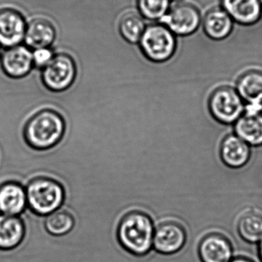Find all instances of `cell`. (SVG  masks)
I'll use <instances>...</instances> for the list:
<instances>
[{"label":"cell","mask_w":262,"mask_h":262,"mask_svg":"<svg viewBox=\"0 0 262 262\" xmlns=\"http://www.w3.org/2000/svg\"><path fill=\"white\" fill-rule=\"evenodd\" d=\"M155 224L152 217L139 210L125 214L118 222L116 238L126 252L136 257H144L153 250Z\"/></svg>","instance_id":"6da1fadb"},{"label":"cell","mask_w":262,"mask_h":262,"mask_svg":"<svg viewBox=\"0 0 262 262\" xmlns=\"http://www.w3.org/2000/svg\"><path fill=\"white\" fill-rule=\"evenodd\" d=\"M66 129V121L61 114L53 109H43L26 121L23 137L32 149L47 150L61 142Z\"/></svg>","instance_id":"7a4b0ae2"},{"label":"cell","mask_w":262,"mask_h":262,"mask_svg":"<svg viewBox=\"0 0 262 262\" xmlns=\"http://www.w3.org/2000/svg\"><path fill=\"white\" fill-rule=\"evenodd\" d=\"M28 208L35 215L45 216L58 210L66 200L64 186L55 179L37 177L26 186Z\"/></svg>","instance_id":"3957f363"},{"label":"cell","mask_w":262,"mask_h":262,"mask_svg":"<svg viewBox=\"0 0 262 262\" xmlns=\"http://www.w3.org/2000/svg\"><path fill=\"white\" fill-rule=\"evenodd\" d=\"M175 34L162 23L146 27L139 41L140 49L146 58L153 62L170 59L177 48Z\"/></svg>","instance_id":"277c9868"},{"label":"cell","mask_w":262,"mask_h":262,"mask_svg":"<svg viewBox=\"0 0 262 262\" xmlns=\"http://www.w3.org/2000/svg\"><path fill=\"white\" fill-rule=\"evenodd\" d=\"M77 67L73 58L66 53L55 55L49 64L41 70V79L48 90L63 92L73 84Z\"/></svg>","instance_id":"5b68a950"},{"label":"cell","mask_w":262,"mask_h":262,"mask_svg":"<svg viewBox=\"0 0 262 262\" xmlns=\"http://www.w3.org/2000/svg\"><path fill=\"white\" fill-rule=\"evenodd\" d=\"M209 107L212 117L224 124L236 122L245 112L244 101L237 91L226 86L214 91Z\"/></svg>","instance_id":"8992f818"},{"label":"cell","mask_w":262,"mask_h":262,"mask_svg":"<svg viewBox=\"0 0 262 262\" xmlns=\"http://www.w3.org/2000/svg\"><path fill=\"white\" fill-rule=\"evenodd\" d=\"M186 226L175 220H166L155 227L153 250L162 255H176L187 244Z\"/></svg>","instance_id":"52a82bcc"},{"label":"cell","mask_w":262,"mask_h":262,"mask_svg":"<svg viewBox=\"0 0 262 262\" xmlns=\"http://www.w3.org/2000/svg\"><path fill=\"white\" fill-rule=\"evenodd\" d=\"M162 24L175 35L187 36L196 32L201 24V13L193 5L178 3L170 8L162 18Z\"/></svg>","instance_id":"ba28073f"},{"label":"cell","mask_w":262,"mask_h":262,"mask_svg":"<svg viewBox=\"0 0 262 262\" xmlns=\"http://www.w3.org/2000/svg\"><path fill=\"white\" fill-rule=\"evenodd\" d=\"M197 254L201 262H229L233 258V244L226 234L212 231L200 238Z\"/></svg>","instance_id":"9c48e42d"},{"label":"cell","mask_w":262,"mask_h":262,"mask_svg":"<svg viewBox=\"0 0 262 262\" xmlns=\"http://www.w3.org/2000/svg\"><path fill=\"white\" fill-rule=\"evenodd\" d=\"M2 70L12 79H20L27 76L33 69L32 52L26 46H14L6 49L0 60Z\"/></svg>","instance_id":"30bf717a"},{"label":"cell","mask_w":262,"mask_h":262,"mask_svg":"<svg viewBox=\"0 0 262 262\" xmlns=\"http://www.w3.org/2000/svg\"><path fill=\"white\" fill-rule=\"evenodd\" d=\"M26 20L15 9H0V47L6 49L21 45L26 30Z\"/></svg>","instance_id":"8fae6325"},{"label":"cell","mask_w":262,"mask_h":262,"mask_svg":"<svg viewBox=\"0 0 262 262\" xmlns=\"http://www.w3.org/2000/svg\"><path fill=\"white\" fill-rule=\"evenodd\" d=\"M28 207L26 187L19 182L0 184V214L20 216Z\"/></svg>","instance_id":"7c38bea8"},{"label":"cell","mask_w":262,"mask_h":262,"mask_svg":"<svg viewBox=\"0 0 262 262\" xmlns=\"http://www.w3.org/2000/svg\"><path fill=\"white\" fill-rule=\"evenodd\" d=\"M26 235V223L21 216L0 214V251L9 252L17 249Z\"/></svg>","instance_id":"4fadbf2b"},{"label":"cell","mask_w":262,"mask_h":262,"mask_svg":"<svg viewBox=\"0 0 262 262\" xmlns=\"http://www.w3.org/2000/svg\"><path fill=\"white\" fill-rule=\"evenodd\" d=\"M221 6L233 21L243 26L255 24L262 15L260 0H221Z\"/></svg>","instance_id":"5bb4252c"},{"label":"cell","mask_w":262,"mask_h":262,"mask_svg":"<svg viewBox=\"0 0 262 262\" xmlns=\"http://www.w3.org/2000/svg\"><path fill=\"white\" fill-rule=\"evenodd\" d=\"M56 36L55 27L49 20L36 18L26 26L24 41L29 49L35 50L41 48H50Z\"/></svg>","instance_id":"9a60e30c"},{"label":"cell","mask_w":262,"mask_h":262,"mask_svg":"<svg viewBox=\"0 0 262 262\" xmlns=\"http://www.w3.org/2000/svg\"><path fill=\"white\" fill-rule=\"evenodd\" d=\"M220 156L226 166L238 169L249 161L251 149L249 145L236 135H229L221 142Z\"/></svg>","instance_id":"2e32d148"},{"label":"cell","mask_w":262,"mask_h":262,"mask_svg":"<svg viewBox=\"0 0 262 262\" xmlns=\"http://www.w3.org/2000/svg\"><path fill=\"white\" fill-rule=\"evenodd\" d=\"M233 23L223 8H214L206 13L203 20V29L211 39L223 40L232 33Z\"/></svg>","instance_id":"e0dca14e"},{"label":"cell","mask_w":262,"mask_h":262,"mask_svg":"<svg viewBox=\"0 0 262 262\" xmlns=\"http://www.w3.org/2000/svg\"><path fill=\"white\" fill-rule=\"evenodd\" d=\"M235 135L250 146L262 145V113H244L235 122Z\"/></svg>","instance_id":"ac0fdd59"},{"label":"cell","mask_w":262,"mask_h":262,"mask_svg":"<svg viewBox=\"0 0 262 262\" xmlns=\"http://www.w3.org/2000/svg\"><path fill=\"white\" fill-rule=\"evenodd\" d=\"M236 91L246 105L262 107V72H246L238 79Z\"/></svg>","instance_id":"d6986e66"},{"label":"cell","mask_w":262,"mask_h":262,"mask_svg":"<svg viewBox=\"0 0 262 262\" xmlns=\"http://www.w3.org/2000/svg\"><path fill=\"white\" fill-rule=\"evenodd\" d=\"M236 227L243 241L256 244L262 237V214L252 210L245 212L238 219Z\"/></svg>","instance_id":"ffe728a7"},{"label":"cell","mask_w":262,"mask_h":262,"mask_svg":"<svg viewBox=\"0 0 262 262\" xmlns=\"http://www.w3.org/2000/svg\"><path fill=\"white\" fill-rule=\"evenodd\" d=\"M75 219L73 214L60 208L58 210L46 215L44 228L46 232L54 237H63L73 230Z\"/></svg>","instance_id":"44dd1931"},{"label":"cell","mask_w":262,"mask_h":262,"mask_svg":"<svg viewBox=\"0 0 262 262\" xmlns=\"http://www.w3.org/2000/svg\"><path fill=\"white\" fill-rule=\"evenodd\" d=\"M118 28L122 37L126 41L131 44H136L139 42L146 26L141 15L130 12L122 16Z\"/></svg>","instance_id":"7402d4cb"},{"label":"cell","mask_w":262,"mask_h":262,"mask_svg":"<svg viewBox=\"0 0 262 262\" xmlns=\"http://www.w3.org/2000/svg\"><path fill=\"white\" fill-rule=\"evenodd\" d=\"M171 0H138L140 15L146 19L160 20L170 9Z\"/></svg>","instance_id":"603a6c76"},{"label":"cell","mask_w":262,"mask_h":262,"mask_svg":"<svg viewBox=\"0 0 262 262\" xmlns=\"http://www.w3.org/2000/svg\"><path fill=\"white\" fill-rule=\"evenodd\" d=\"M55 56L53 51L50 48H41L32 51V61L34 67L42 69L48 66Z\"/></svg>","instance_id":"cb8c5ba5"},{"label":"cell","mask_w":262,"mask_h":262,"mask_svg":"<svg viewBox=\"0 0 262 262\" xmlns=\"http://www.w3.org/2000/svg\"><path fill=\"white\" fill-rule=\"evenodd\" d=\"M229 262H255V260L246 255H238V256L233 257L232 260Z\"/></svg>","instance_id":"d4e9b609"},{"label":"cell","mask_w":262,"mask_h":262,"mask_svg":"<svg viewBox=\"0 0 262 262\" xmlns=\"http://www.w3.org/2000/svg\"><path fill=\"white\" fill-rule=\"evenodd\" d=\"M257 252H258V257L259 258L260 261L262 262V237L258 243Z\"/></svg>","instance_id":"484cf974"},{"label":"cell","mask_w":262,"mask_h":262,"mask_svg":"<svg viewBox=\"0 0 262 262\" xmlns=\"http://www.w3.org/2000/svg\"><path fill=\"white\" fill-rule=\"evenodd\" d=\"M1 57H2V52H1V49H0V60H1Z\"/></svg>","instance_id":"4316f807"},{"label":"cell","mask_w":262,"mask_h":262,"mask_svg":"<svg viewBox=\"0 0 262 262\" xmlns=\"http://www.w3.org/2000/svg\"><path fill=\"white\" fill-rule=\"evenodd\" d=\"M174 1H183V0H174Z\"/></svg>","instance_id":"83f0119b"},{"label":"cell","mask_w":262,"mask_h":262,"mask_svg":"<svg viewBox=\"0 0 262 262\" xmlns=\"http://www.w3.org/2000/svg\"><path fill=\"white\" fill-rule=\"evenodd\" d=\"M260 1H261V3H262V0H260Z\"/></svg>","instance_id":"f1b7e54d"}]
</instances>
